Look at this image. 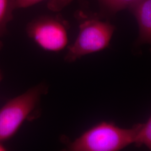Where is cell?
<instances>
[{"instance_id": "cell-1", "label": "cell", "mask_w": 151, "mask_h": 151, "mask_svg": "<svg viewBox=\"0 0 151 151\" xmlns=\"http://www.w3.org/2000/svg\"><path fill=\"white\" fill-rule=\"evenodd\" d=\"M48 91V87L40 83L11 99L0 109L1 143L12 138L25 121L38 118L41 98Z\"/></svg>"}, {"instance_id": "cell-2", "label": "cell", "mask_w": 151, "mask_h": 151, "mask_svg": "<svg viewBox=\"0 0 151 151\" xmlns=\"http://www.w3.org/2000/svg\"><path fill=\"white\" fill-rule=\"evenodd\" d=\"M138 124L122 128L114 122H102L68 143L69 151H119L134 143Z\"/></svg>"}, {"instance_id": "cell-3", "label": "cell", "mask_w": 151, "mask_h": 151, "mask_svg": "<svg viewBox=\"0 0 151 151\" xmlns=\"http://www.w3.org/2000/svg\"><path fill=\"white\" fill-rule=\"evenodd\" d=\"M115 27L108 22L92 18L82 22L74 43L68 47L65 60L72 63L82 57L104 50L110 45Z\"/></svg>"}, {"instance_id": "cell-4", "label": "cell", "mask_w": 151, "mask_h": 151, "mask_svg": "<svg viewBox=\"0 0 151 151\" xmlns=\"http://www.w3.org/2000/svg\"><path fill=\"white\" fill-rule=\"evenodd\" d=\"M27 35L44 50L59 52L67 46V27L58 17L42 16L27 24Z\"/></svg>"}, {"instance_id": "cell-5", "label": "cell", "mask_w": 151, "mask_h": 151, "mask_svg": "<svg viewBox=\"0 0 151 151\" xmlns=\"http://www.w3.org/2000/svg\"><path fill=\"white\" fill-rule=\"evenodd\" d=\"M135 16L139 28L137 43L151 44V0H137L128 8Z\"/></svg>"}, {"instance_id": "cell-6", "label": "cell", "mask_w": 151, "mask_h": 151, "mask_svg": "<svg viewBox=\"0 0 151 151\" xmlns=\"http://www.w3.org/2000/svg\"><path fill=\"white\" fill-rule=\"evenodd\" d=\"M15 9L14 0H0V37L7 33V25L12 20Z\"/></svg>"}, {"instance_id": "cell-7", "label": "cell", "mask_w": 151, "mask_h": 151, "mask_svg": "<svg viewBox=\"0 0 151 151\" xmlns=\"http://www.w3.org/2000/svg\"><path fill=\"white\" fill-rule=\"evenodd\" d=\"M133 143L138 148L145 146L148 149L151 150V116L149 117L145 123H138V127Z\"/></svg>"}, {"instance_id": "cell-8", "label": "cell", "mask_w": 151, "mask_h": 151, "mask_svg": "<svg viewBox=\"0 0 151 151\" xmlns=\"http://www.w3.org/2000/svg\"><path fill=\"white\" fill-rule=\"evenodd\" d=\"M44 1H47V6L50 10L57 12L63 9L73 0H14V4L16 9L28 7Z\"/></svg>"}, {"instance_id": "cell-9", "label": "cell", "mask_w": 151, "mask_h": 151, "mask_svg": "<svg viewBox=\"0 0 151 151\" xmlns=\"http://www.w3.org/2000/svg\"><path fill=\"white\" fill-rule=\"evenodd\" d=\"M101 7L109 14H114L119 11L128 9L137 0H97Z\"/></svg>"}, {"instance_id": "cell-10", "label": "cell", "mask_w": 151, "mask_h": 151, "mask_svg": "<svg viewBox=\"0 0 151 151\" xmlns=\"http://www.w3.org/2000/svg\"><path fill=\"white\" fill-rule=\"evenodd\" d=\"M6 151V148L3 145L2 143L0 142V151Z\"/></svg>"}, {"instance_id": "cell-11", "label": "cell", "mask_w": 151, "mask_h": 151, "mask_svg": "<svg viewBox=\"0 0 151 151\" xmlns=\"http://www.w3.org/2000/svg\"><path fill=\"white\" fill-rule=\"evenodd\" d=\"M2 78H3V76H2V73L1 72V70L0 69V82H1V81L2 80Z\"/></svg>"}, {"instance_id": "cell-12", "label": "cell", "mask_w": 151, "mask_h": 151, "mask_svg": "<svg viewBox=\"0 0 151 151\" xmlns=\"http://www.w3.org/2000/svg\"><path fill=\"white\" fill-rule=\"evenodd\" d=\"M2 47H3V44L0 41V50H1V49L2 48Z\"/></svg>"}]
</instances>
